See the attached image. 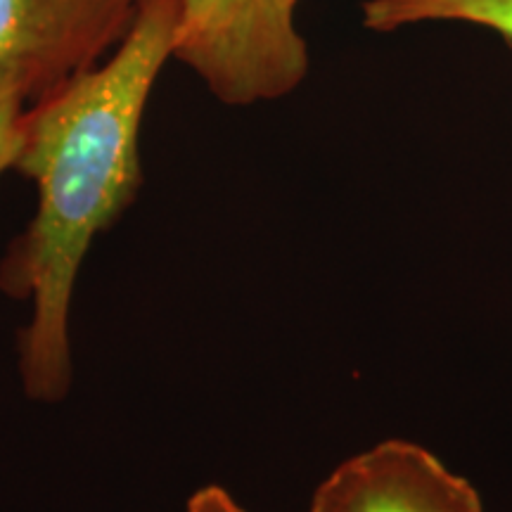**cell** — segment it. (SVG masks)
I'll list each match as a JSON object with an SVG mask.
<instances>
[{"label": "cell", "instance_id": "2", "mask_svg": "<svg viewBox=\"0 0 512 512\" xmlns=\"http://www.w3.org/2000/svg\"><path fill=\"white\" fill-rule=\"evenodd\" d=\"M297 0H183L176 53L223 105L287 98L309 76Z\"/></svg>", "mask_w": 512, "mask_h": 512}, {"label": "cell", "instance_id": "7", "mask_svg": "<svg viewBox=\"0 0 512 512\" xmlns=\"http://www.w3.org/2000/svg\"><path fill=\"white\" fill-rule=\"evenodd\" d=\"M185 512H247L221 486H204L190 496Z\"/></svg>", "mask_w": 512, "mask_h": 512}, {"label": "cell", "instance_id": "6", "mask_svg": "<svg viewBox=\"0 0 512 512\" xmlns=\"http://www.w3.org/2000/svg\"><path fill=\"white\" fill-rule=\"evenodd\" d=\"M41 98V86L22 64L0 67V178L10 174L22 147L24 114Z\"/></svg>", "mask_w": 512, "mask_h": 512}, {"label": "cell", "instance_id": "8", "mask_svg": "<svg viewBox=\"0 0 512 512\" xmlns=\"http://www.w3.org/2000/svg\"><path fill=\"white\" fill-rule=\"evenodd\" d=\"M297 3H302V0H297Z\"/></svg>", "mask_w": 512, "mask_h": 512}, {"label": "cell", "instance_id": "1", "mask_svg": "<svg viewBox=\"0 0 512 512\" xmlns=\"http://www.w3.org/2000/svg\"><path fill=\"white\" fill-rule=\"evenodd\" d=\"M183 0H145L110 55L50 88L24 114L12 171L34 183L36 211L0 259V292L29 302L17 337L19 377L36 403L74 382L72 302L83 259L143 185L140 131L150 95L174 60Z\"/></svg>", "mask_w": 512, "mask_h": 512}, {"label": "cell", "instance_id": "4", "mask_svg": "<svg viewBox=\"0 0 512 512\" xmlns=\"http://www.w3.org/2000/svg\"><path fill=\"white\" fill-rule=\"evenodd\" d=\"M309 512H484L475 486L411 441H382L344 460Z\"/></svg>", "mask_w": 512, "mask_h": 512}, {"label": "cell", "instance_id": "5", "mask_svg": "<svg viewBox=\"0 0 512 512\" xmlns=\"http://www.w3.org/2000/svg\"><path fill=\"white\" fill-rule=\"evenodd\" d=\"M444 22L494 31L512 46V0H366L361 8V24L375 34Z\"/></svg>", "mask_w": 512, "mask_h": 512}, {"label": "cell", "instance_id": "3", "mask_svg": "<svg viewBox=\"0 0 512 512\" xmlns=\"http://www.w3.org/2000/svg\"><path fill=\"white\" fill-rule=\"evenodd\" d=\"M145 0H0V67L22 64L41 95L119 46Z\"/></svg>", "mask_w": 512, "mask_h": 512}]
</instances>
